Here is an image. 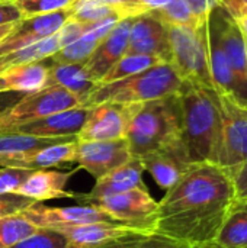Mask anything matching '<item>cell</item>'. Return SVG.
Wrapping results in <instances>:
<instances>
[{
	"instance_id": "1",
	"label": "cell",
	"mask_w": 247,
	"mask_h": 248,
	"mask_svg": "<svg viewBox=\"0 0 247 248\" xmlns=\"http://www.w3.org/2000/svg\"><path fill=\"white\" fill-rule=\"evenodd\" d=\"M236 206L230 170L214 163L192 164L159 202L154 234L191 247L211 248Z\"/></svg>"
},
{
	"instance_id": "2",
	"label": "cell",
	"mask_w": 247,
	"mask_h": 248,
	"mask_svg": "<svg viewBox=\"0 0 247 248\" xmlns=\"http://www.w3.org/2000/svg\"><path fill=\"white\" fill-rule=\"evenodd\" d=\"M178 96L182 108V142L191 164H217L223 129L217 92L185 81Z\"/></svg>"
},
{
	"instance_id": "3",
	"label": "cell",
	"mask_w": 247,
	"mask_h": 248,
	"mask_svg": "<svg viewBox=\"0 0 247 248\" xmlns=\"http://www.w3.org/2000/svg\"><path fill=\"white\" fill-rule=\"evenodd\" d=\"M182 140V108L178 94L137 103L127 141L132 157H143Z\"/></svg>"
},
{
	"instance_id": "4",
	"label": "cell",
	"mask_w": 247,
	"mask_h": 248,
	"mask_svg": "<svg viewBox=\"0 0 247 248\" xmlns=\"http://www.w3.org/2000/svg\"><path fill=\"white\" fill-rule=\"evenodd\" d=\"M183 83L170 62H162L124 80L99 86L83 108H93L100 103H146L178 94Z\"/></svg>"
},
{
	"instance_id": "5",
	"label": "cell",
	"mask_w": 247,
	"mask_h": 248,
	"mask_svg": "<svg viewBox=\"0 0 247 248\" xmlns=\"http://www.w3.org/2000/svg\"><path fill=\"white\" fill-rule=\"evenodd\" d=\"M204 23L198 28L166 25L172 51L170 64L176 68L183 81L215 90L207 60Z\"/></svg>"
},
{
	"instance_id": "6",
	"label": "cell",
	"mask_w": 247,
	"mask_h": 248,
	"mask_svg": "<svg viewBox=\"0 0 247 248\" xmlns=\"http://www.w3.org/2000/svg\"><path fill=\"white\" fill-rule=\"evenodd\" d=\"M82 106L80 100L61 86L52 84L33 93L23 94L16 103L0 112V134L41 118Z\"/></svg>"
},
{
	"instance_id": "7",
	"label": "cell",
	"mask_w": 247,
	"mask_h": 248,
	"mask_svg": "<svg viewBox=\"0 0 247 248\" xmlns=\"http://www.w3.org/2000/svg\"><path fill=\"white\" fill-rule=\"evenodd\" d=\"M137 103H100L89 108V115L77 141H116L127 140L130 121Z\"/></svg>"
},
{
	"instance_id": "8",
	"label": "cell",
	"mask_w": 247,
	"mask_h": 248,
	"mask_svg": "<svg viewBox=\"0 0 247 248\" xmlns=\"http://www.w3.org/2000/svg\"><path fill=\"white\" fill-rule=\"evenodd\" d=\"M221 106V142L217 164L234 170L247 160V110L220 96Z\"/></svg>"
},
{
	"instance_id": "9",
	"label": "cell",
	"mask_w": 247,
	"mask_h": 248,
	"mask_svg": "<svg viewBox=\"0 0 247 248\" xmlns=\"http://www.w3.org/2000/svg\"><path fill=\"white\" fill-rule=\"evenodd\" d=\"M132 158L127 140L116 141H77V169L86 170L96 180Z\"/></svg>"
},
{
	"instance_id": "10",
	"label": "cell",
	"mask_w": 247,
	"mask_h": 248,
	"mask_svg": "<svg viewBox=\"0 0 247 248\" xmlns=\"http://www.w3.org/2000/svg\"><path fill=\"white\" fill-rule=\"evenodd\" d=\"M22 215L38 228H64V227H77V225H86L95 222H109V224L119 222L112 217H109L100 208L92 205L49 208L38 202L29 209L23 211Z\"/></svg>"
},
{
	"instance_id": "11",
	"label": "cell",
	"mask_w": 247,
	"mask_h": 248,
	"mask_svg": "<svg viewBox=\"0 0 247 248\" xmlns=\"http://www.w3.org/2000/svg\"><path fill=\"white\" fill-rule=\"evenodd\" d=\"M68 238L67 248H95L128 235H151L154 234L153 222H95L77 227L57 228Z\"/></svg>"
},
{
	"instance_id": "12",
	"label": "cell",
	"mask_w": 247,
	"mask_h": 248,
	"mask_svg": "<svg viewBox=\"0 0 247 248\" xmlns=\"http://www.w3.org/2000/svg\"><path fill=\"white\" fill-rule=\"evenodd\" d=\"M70 17L71 9H64L19 20L13 31L0 42V55L20 49L55 35Z\"/></svg>"
},
{
	"instance_id": "13",
	"label": "cell",
	"mask_w": 247,
	"mask_h": 248,
	"mask_svg": "<svg viewBox=\"0 0 247 248\" xmlns=\"http://www.w3.org/2000/svg\"><path fill=\"white\" fill-rule=\"evenodd\" d=\"M105 211L109 217L119 222H153L159 208V202L153 199L147 189H132L124 193L112 195L92 203Z\"/></svg>"
},
{
	"instance_id": "14",
	"label": "cell",
	"mask_w": 247,
	"mask_h": 248,
	"mask_svg": "<svg viewBox=\"0 0 247 248\" xmlns=\"http://www.w3.org/2000/svg\"><path fill=\"white\" fill-rule=\"evenodd\" d=\"M144 171H148L156 183L165 189H172L192 167L182 140L140 157Z\"/></svg>"
},
{
	"instance_id": "15",
	"label": "cell",
	"mask_w": 247,
	"mask_h": 248,
	"mask_svg": "<svg viewBox=\"0 0 247 248\" xmlns=\"http://www.w3.org/2000/svg\"><path fill=\"white\" fill-rule=\"evenodd\" d=\"M143 173L144 167L141 164V160L132 157L128 163L114 169L112 171L96 180L93 189L89 193H76L74 199L80 202V205H92L93 202L112 195L124 193L132 189H147L143 182Z\"/></svg>"
},
{
	"instance_id": "16",
	"label": "cell",
	"mask_w": 247,
	"mask_h": 248,
	"mask_svg": "<svg viewBox=\"0 0 247 248\" xmlns=\"http://www.w3.org/2000/svg\"><path fill=\"white\" fill-rule=\"evenodd\" d=\"M134 17L122 19L98 45L90 58L84 62L89 77L98 84L114 67V64L125 55L130 44V32Z\"/></svg>"
},
{
	"instance_id": "17",
	"label": "cell",
	"mask_w": 247,
	"mask_h": 248,
	"mask_svg": "<svg viewBox=\"0 0 247 248\" xmlns=\"http://www.w3.org/2000/svg\"><path fill=\"white\" fill-rule=\"evenodd\" d=\"M89 115V108H73L63 110L38 121L28 122L10 131L9 134H19L36 138H61V137H77L83 128L86 118Z\"/></svg>"
},
{
	"instance_id": "18",
	"label": "cell",
	"mask_w": 247,
	"mask_h": 248,
	"mask_svg": "<svg viewBox=\"0 0 247 248\" xmlns=\"http://www.w3.org/2000/svg\"><path fill=\"white\" fill-rule=\"evenodd\" d=\"M77 141L48 145L44 148L29 150L19 154H9L0 157V167H13L25 170H48L49 167H60L74 163Z\"/></svg>"
},
{
	"instance_id": "19",
	"label": "cell",
	"mask_w": 247,
	"mask_h": 248,
	"mask_svg": "<svg viewBox=\"0 0 247 248\" xmlns=\"http://www.w3.org/2000/svg\"><path fill=\"white\" fill-rule=\"evenodd\" d=\"M79 169L73 171H60V170H35L28 179L20 185L17 193L33 199L36 202L70 198L74 199L73 192L66 190L67 182Z\"/></svg>"
},
{
	"instance_id": "20",
	"label": "cell",
	"mask_w": 247,
	"mask_h": 248,
	"mask_svg": "<svg viewBox=\"0 0 247 248\" xmlns=\"http://www.w3.org/2000/svg\"><path fill=\"white\" fill-rule=\"evenodd\" d=\"M49 78V65L42 61L19 65L0 74L1 93H33L45 89Z\"/></svg>"
},
{
	"instance_id": "21",
	"label": "cell",
	"mask_w": 247,
	"mask_h": 248,
	"mask_svg": "<svg viewBox=\"0 0 247 248\" xmlns=\"http://www.w3.org/2000/svg\"><path fill=\"white\" fill-rule=\"evenodd\" d=\"M61 86L66 90H68L71 94H74L82 106L89 100V97L93 94V92L99 87L96 81H93L86 68L84 64H55L52 62L49 65V78L48 86Z\"/></svg>"
},
{
	"instance_id": "22",
	"label": "cell",
	"mask_w": 247,
	"mask_h": 248,
	"mask_svg": "<svg viewBox=\"0 0 247 248\" xmlns=\"http://www.w3.org/2000/svg\"><path fill=\"white\" fill-rule=\"evenodd\" d=\"M60 49H61V45L58 41V35L55 33L47 39H42V41H38L28 46H23L20 49L3 54V55H0V74L6 73L10 68L19 67V65L47 60V58L52 57Z\"/></svg>"
},
{
	"instance_id": "23",
	"label": "cell",
	"mask_w": 247,
	"mask_h": 248,
	"mask_svg": "<svg viewBox=\"0 0 247 248\" xmlns=\"http://www.w3.org/2000/svg\"><path fill=\"white\" fill-rule=\"evenodd\" d=\"M163 61L157 57L150 55H141V54H125L121 57L114 67L106 73V76L100 80L99 86L102 84H111L119 80H124L127 77L135 76L141 71H146L157 64H162Z\"/></svg>"
},
{
	"instance_id": "24",
	"label": "cell",
	"mask_w": 247,
	"mask_h": 248,
	"mask_svg": "<svg viewBox=\"0 0 247 248\" xmlns=\"http://www.w3.org/2000/svg\"><path fill=\"white\" fill-rule=\"evenodd\" d=\"M215 244L223 248H247V209L236 208L229 215Z\"/></svg>"
},
{
	"instance_id": "25",
	"label": "cell",
	"mask_w": 247,
	"mask_h": 248,
	"mask_svg": "<svg viewBox=\"0 0 247 248\" xmlns=\"http://www.w3.org/2000/svg\"><path fill=\"white\" fill-rule=\"evenodd\" d=\"M77 141V137H61V138H36L19 134H0V157L9 154H19L29 150L44 148L48 145L64 144Z\"/></svg>"
},
{
	"instance_id": "26",
	"label": "cell",
	"mask_w": 247,
	"mask_h": 248,
	"mask_svg": "<svg viewBox=\"0 0 247 248\" xmlns=\"http://www.w3.org/2000/svg\"><path fill=\"white\" fill-rule=\"evenodd\" d=\"M38 230L22 214L0 219V248H12Z\"/></svg>"
},
{
	"instance_id": "27",
	"label": "cell",
	"mask_w": 247,
	"mask_h": 248,
	"mask_svg": "<svg viewBox=\"0 0 247 248\" xmlns=\"http://www.w3.org/2000/svg\"><path fill=\"white\" fill-rule=\"evenodd\" d=\"M151 13L157 19H160L165 25L189 26V28H198L199 25H202L189 9L186 0H170L163 7L151 10Z\"/></svg>"
},
{
	"instance_id": "28",
	"label": "cell",
	"mask_w": 247,
	"mask_h": 248,
	"mask_svg": "<svg viewBox=\"0 0 247 248\" xmlns=\"http://www.w3.org/2000/svg\"><path fill=\"white\" fill-rule=\"evenodd\" d=\"M70 9H71V19L86 25H95L116 13H122L124 16H127L122 10L108 4H102L96 0H76Z\"/></svg>"
},
{
	"instance_id": "29",
	"label": "cell",
	"mask_w": 247,
	"mask_h": 248,
	"mask_svg": "<svg viewBox=\"0 0 247 248\" xmlns=\"http://www.w3.org/2000/svg\"><path fill=\"white\" fill-rule=\"evenodd\" d=\"M68 238L57 228H38L12 248H67Z\"/></svg>"
},
{
	"instance_id": "30",
	"label": "cell",
	"mask_w": 247,
	"mask_h": 248,
	"mask_svg": "<svg viewBox=\"0 0 247 248\" xmlns=\"http://www.w3.org/2000/svg\"><path fill=\"white\" fill-rule=\"evenodd\" d=\"M19 9L22 19L47 15L64 9H70L76 0H12Z\"/></svg>"
},
{
	"instance_id": "31",
	"label": "cell",
	"mask_w": 247,
	"mask_h": 248,
	"mask_svg": "<svg viewBox=\"0 0 247 248\" xmlns=\"http://www.w3.org/2000/svg\"><path fill=\"white\" fill-rule=\"evenodd\" d=\"M35 203L38 202L26 196H22L19 193H1L0 195V219L4 217L22 214L23 211L33 206Z\"/></svg>"
},
{
	"instance_id": "32",
	"label": "cell",
	"mask_w": 247,
	"mask_h": 248,
	"mask_svg": "<svg viewBox=\"0 0 247 248\" xmlns=\"http://www.w3.org/2000/svg\"><path fill=\"white\" fill-rule=\"evenodd\" d=\"M33 170L0 167V195L1 193H17L20 185L28 179Z\"/></svg>"
},
{
	"instance_id": "33",
	"label": "cell",
	"mask_w": 247,
	"mask_h": 248,
	"mask_svg": "<svg viewBox=\"0 0 247 248\" xmlns=\"http://www.w3.org/2000/svg\"><path fill=\"white\" fill-rule=\"evenodd\" d=\"M218 6L227 10V13L240 28L245 39H247V4L245 0H221Z\"/></svg>"
},
{
	"instance_id": "34",
	"label": "cell",
	"mask_w": 247,
	"mask_h": 248,
	"mask_svg": "<svg viewBox=\"0 0 247 248\" xmlns=\"http://www.w3.org/2000/svg\"><path fill=\"white\" fill-rule=\"evenodd\" d=\"M92 25H86V23H82V22H77L74 19H68L67 23L57 32L58 35V41H60V45L61 48L73 44L74 41H77L87 29H90Z\"/></svg>"
},
{
	"instance_id": "35",
	"label": "cell",
	"mask_w": 247,
	"mask_h": 248,
	"mask_svg": "<svg viewBox=\"0 0 247 248\" xmlns=\"http://www.w3.org/2000/svg\"><path fill=\"white\" fill-rule=\"evenodd\" d=\"M230 173L236 190V201H237L236 208H239L247 202V160L243 161L237 169L231 170Z\"/></svg>"
},
{
	"instance_id": "36",
	"label": "cell",
	"mask_w": 247,
	"mask_h": 248,
	"mask_svg": "<svg viewBox=\"0 0 247 248\" xmlns=\"http://www.w3.org/2000/svg\"><path fill=\"white\" fill-rule=\"evenodd\" d=\"M186 3L201 23H204L210 13L218 6V0H186Z\"/></svg>"
},
{
	"instance_id": "37",
	"label": "cell",
	"mask_w": 247,
	"mask_h": 248,
	"mask_svg": "<svg viewBox=\"0 0 247 248\" xmlns=\"http://www.w3.org/2000/svg\"><path fill=\"white\" fill-rule=\"evenodd\" d=\"M102 4H108L112 7H116L119 10H122L127 16L130 17H135L138 15L147 13L138 3V0H96Z\"/></svg>"
},
{
	"instance_id": "38",
	"label": "cell",
	"mask_w": 247,
	"mask_h": 248,
	"mask_svg": "<svg viewBox=\"0 0 247 248\" xmlns=\"http://www.w3.org/2000/svg\"><path fill=\"white\" fill-rule=\"evenodd\" d=\"M138 248H199V247H191L178 241H173L170 238L157 235V234H151L147 238L143 240V243L138 246Z\"/></svg>"
},
{
	"instance_id": "39",
	"label": "cell",
	"mask_w": 247,
	"mask_h": 248,
	"mask_svg": "<svg viewBox=\"0 0 247 248\" xmlns=\"http://www.w3.org/2000/svg\"><path fill=\"white\" fill-rule=\"evenodd\" d=\"M22 20L19 9L12 0H0V26Z\"/></svg>"
},
{
	"instance_id": "40",
	"label": "cell",
	"mask_w": 247,
	"mask_h": 248,
	"mask_svg": "<svg viewBox=\"0 0 247 248\" xmlns=\"http://www.w3.org/2000/svg\"><path fill=\"white\" fill-rule=\"evenodd\" d=\"M147 237L148 235H128V237H122V238L114 240L111 243H106L95 248H138V246L143 243V240Z\"/></svg>"
},
{
	"instance_id": "41",
	"label": "cell",
	"mask_w": 247,
	"mask_h": 248,
	"mask_svg": "<svg viewBox=\"0 0 247 248\" xmlns=\"http://www.w3.org/2000/svg\"><path fill=\"white\" fill-rule=\"evenodd\" d=\"M23 94L22 93H1L0 94V112L10 108L13 103H16Z\"/></svg>"
},
{
	"instance_id": "42",
	"label": "cell",
	"mask_w": 247,
	"mask_h": 248,
	"mask_svg": "<svg viewBox=\"0 0 247 248\" xmlns=\"http://www.w3.org/2000/svg\"><path fill=\"white\" fill-rule=\"evenodd\" d=\"M170 0H138L140 6L146 10V12H151L156 9L163 7L165 4H167Z\"/></svg>"
},
{
	"instance_id": "43",
	"label": "cell",
	"mask_w": 247,
	"mask_h": 248,
	"mask_svg": "<svg viewBox=\"0 0 247 248\" xmlns=\"http://www.w3.org/2000/svg\"><path fill=\"white\" fill-rule=\"evenodd\" d=\"M17 23V22H16ZM16 23H9V25H3V26H0V42L13 31V28L16 26Z\"/></svg>"
},
{
	"instance_id": "44",
	"label": "cell",
	"mask_w": 247,
	"mask_h": 248,
	"mask_svg": "<svg viewBox=\"0 0 247 248\" xmlns=\"http://www.w3.org/2000/svg\"><path fill=\"white\" fill-rule=\"evenodd\" d=\"M239 208H245V209H247V202L245 203V205H242V206H239Z\"/></svg>"
},
{
	"instance_id": "45",
	"label": "cell",
	"mask_w": 247,
	"mask_h": 248,
	"mask_svg": "<svg viewBox=\"0 0 247 248\" xmlns=\"http://www.w3.org/2000/svg\"><path fill=\"white\" fill-rule=\"evenodd\" d=\"M211 248H223V247H220V246H217V244H214V246H213V247Z\"/></svg>"
},
{
	"instance_id": "46",
	"label": "cell",
	"mask_w": 247,
	"mask_h": 248,
	"mask_svg": "<svg viewBox=\"0 0 247 248\" xmlns=\"http://www.w3.org/2000/svg\"><path fill=\"white\" fill-rule=\"evenodd\" d=\"M246 41V49H247V39H245ZM246 73H247V65H246Z\"/></svg>"
},
{
	"instance_id": "47",
	"label": "cell",
	"mask_w": 247,
	"mask_h": 248,
	"mask_svg": "<svg viewBox=\"0 0 247 248\" xmlns=\"http://www.w3.org/2000/svg\"><path fill=\"white\" fill-rule=\"evenodd\" d=\"M245 3H246V4H247V0H245Z\"/></svg>"
},
{
	"instance_id": "48",
	"label": "cell",
	"mask_w": 247,
	"mask_h": 248,
	"mask_svg": "<svg viewBox=\"0 0 247 248\" xmlns=\"http://www.w3.org/2000/svg\"><path fill=\"white\" fill-rule=\"evenodd\" d=\"M220 1H221V0H218V3H220Z\"/></svg>"
}]
</instances>
